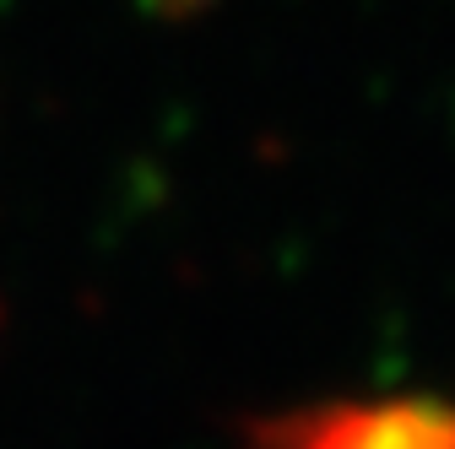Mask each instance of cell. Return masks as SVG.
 Listing matches in <instances>:
<instances>
[{"label": "cell", "instance_id": "cell-1", "mask_svg": "<svg viewBox=\"0 0 455 449\" xmlns=\"http://www.w3.org/2000/svg\"><path fill=\"white\" fill-rule=\"evenodd\" d=\"M244 449H455L444 396H347L255 417Z\"/></svg>", "mask_w": 455, "mask_h": 449}]
</instances>
